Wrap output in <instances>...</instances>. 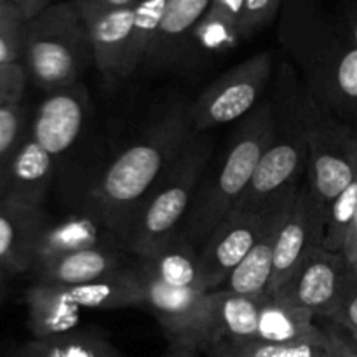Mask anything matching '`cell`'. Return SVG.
Wrapping results in <instances>:
<instances>
[{"mask_svg":"<svg viewBox=\"0 0 357 357\" xmlns=\"http://www.w3.org/2000/svg\"><path fill=\"white\" fill-rule=\"evenodd\" d=\"M274 58L261 51L213 80L194 103H190L192 128L208 132L223 124L243 121L261 103L271 82Z\"/></svg>","mask_w":357,"mask_h":357,"instance_id":"7","label":"cell"},{"mask_svg":"<svg viewBox=\"0 0 357 357\" xmlns=\"http://www.w3.org/2000/svg\"><path fill=\"white\" fill-rule=\"evenodd\" d=\"M26 23L28 21L13 0L0 3V65L21 63Z\"/></svg>","mask_w":357,"mask_h":357,"instance_id":"31","label":"cell"},{"mask_svg":"<svg viewBox=\"0 0 357 357\" xmlns=\"http://www.w3.org/2000/svg\"><path fill=\"white\" fill-rule=\"evenodd\" d=\"M79 13L89 35L94 66L103 77L105 84L108 87H115L126 82L131 77L128 56L135 6L112 10L79 9Z\"/></svg>","mask_w":357,"mask_h":357,"instance_id":"14","label":"cell"},{"mask_svg":"<svg viewBox=\"0 0 357 357\" xmlns=\"http://www.w3.org/2000/svg\"><path fill=\"white\" fill-rule=\"evenodd\" d=\"M135 265L164 284L208 291L199 264V248L181 232L174 234L145 257H135Z\"/></svg>","mask_w":357,"mask_h":357,"instance_id":"20","label":"cell"},{"mask_svg":"<svg viewBox=\"0 0 357 357\" xmlns=\"http://www.w3.org/2000/svg\"><path fill=\"white\" fill-rule=\"evenodd\" d=\"M28 75L23 63L0 65V108L23 103Z\"/></svg>","mask_w":357,"mask_h":357,"instance_id":"33","label":"cell"},{"mask_svg":"<svg viewBox=\"0 0 357 357\" xmlns=\"http://www.w3.org/2000/svg\"><path fill=\"white\" fill-rule=\"evenodd\" d=\"M342 38L349 42V44L357 47V9L351 10L344 21V31H342Z\"/></svg>","mask_w":357,"mask_h":357,"instance_id":"40","label":"cell"},{"mask_svg":"<svg viewBox=\"0 0 357 357\" xmlns=\"http://www.w3.org/2000/svg\"><path fill=\"white\" fill-rule=\"evenodd\" d=\"M70 298L80 309L117 310L143 307L142 282L131 264L110 275L79 286H65Z\"/></svg>","mask_w":357,"mask_h":357,"instance_id":"24","label":"cell"},{"mask_svg":"<svg viewBox=\"0 0 357 357\" xmlns=\"http://www.w3.org/2000/svg\"><path fill=\"white\" fill-rule=\"evenodd\" d=\"M7 357H122L114 342L98 330H79L59 337L31 340L17 345Z\"/></svg>","mask_w":357,"mask_h":357,"instance_id":"26","label":"cell"},{"mask_svg":"<svg viewBox=\"0 0 357 357\" xmlns=\"http://www.w3.org/2000/svg\"><path fill=\"white\" fill-rule=\"evenodd\" d=\"M2 2H6V0H0V3H2Z\"/></svg>","mask_w":357,"mask_h":357,"instance_id":"43","label":"cell"},{"mask_svg":"<svg viewBox=\"0 0 357 357\" xmlns=\"http://www.w3.org/2000/svg\"><path fill=\"white\" fill-rule=\"evenodd\" d=\"M23 63L28 80L44 93L82 82L94 65L86 23L75 2H54L26 23Z\"/></svg>","mask_w":357,"mask_h":357,"instance_id":"4","label":"cell"},{"mask_svg":"<svg viewBox=\"0 0 357 357\" xmlns=\"http://www.w3.org/2000/svg\"><path fill=\"white\" fill-rule=\"evenodd\" d=\"M326 213L312 197L305 181L300 185L291 208L281 222L274 250V267L268 293L275 295L295 275L316 248L323 246Z\"/></svg>","mask_w":357,"mask_h":357,"instance_id":"10","label":"cell"},{"mask_svg":"<svg viewBox=\"0 0 357 357\" xmlns=\"http://www.w3.org/2000/svg\"><path fill=\"white\" fill-rule=\"evenodd\" d=\"M309 94L326 114L357 132V47L340 38L312 66Z\"/></svg>","mask_w":357,"mask_h":357,"instance_id":"12","label":"cell"},{"mask_svg":"<svg viewBox=\"0 0 357 357\" xmlns=\"http://www.w3.org/2000/svg\"><path fill=\"white\" fill-rule=\"evenodd\" d=\"M275 131V110L272 101H261L250 115L239 121L220 169L209 183L197 190L187 220L180 232L201 248L206 237L232 211L246 192L261 155Z\"/></svg>","mask_w":357,"mask_h":357,"instance_id":"2","label":"cell"},{"mask_svg":"<svg viewBox=\"0 0 357 357\" xmlns=\"http://www.w3.org/2000/svg\"><path fill=\"white\" fill-rule=\"evenodd\" d=\"M330 321L347 331L351 342L357 349V279L349 286Z\"/></svg>","mask_w":357,"mask_h":357,"instance_id":"34","label":"cell"},{"mask_svg":"<svg viewBox=\"0 0 357 357\" xmlns=\"http://www.w3.org/2000/svg\"><path fill=\"white\" fill-rule=\"evenodd\" d=\"M357 215V176L351 185L340 192L337 199L330 204L326 211V230L324 243L326 250L340 253L347 230Z\"/></svg>","mask_w":357,"mask_h":357,"instance_id":"30","label":"cell"},{"mask_svg":"<svg viewBox=\"0 0 357 357\" xmlns=\"http://www.w3.org/2000/svg\"><path fill=\"white\" fill-rule=\"evenodd\" d=\"M317 317L309 310L267 293L258 314L255 338L275 344H291L323 333L316 324Z\"/></svg>","mask_w":357,"mask_h":357,"instance_id":"25","label":"cell"},{"mask_svg":"<svg viewBox=\"0 0 357 357\" xmlns=\"http://www.w3.org/2000/svg\"><path fill=\"white\" fill-rule=\"evenodd\" d=\"M79 9L89 10H112L135 6L138 0H73Z\"/></svg>","mask_w":357,"mask_h":357,"instance_id":"37","label":"cell"},{"mask_svg":"<svg viewBox=\"0 0 357 357\" xmlns=\"http://www.w3.org/2000/svg\"><path fill=\"white\" fill-rule=\"evenodd\" d=\"M244 2L246 0H211L208 10L213 14H218L220 17L241 28Z\"/></svg>","mask_w":357,"mask_h":357,"instance_id":"35","label":"cell"},{"mask_svg":"<svg viewBox=\"0 0 357 357\" xmlns=\"http://www.w3.org/2000/svg\"><path fill=\"white\" fill-rule=\"evenodd\" d=\"M13 2L14 6L21 10L24 20L30 21L31 17H35L37 14H40L42 10L47 9L51 3H54V0H13Z\"/></svg>","mask_w":357,"mask_h":357,"instance_id":"38","label":"cell"},{"mask_svg":"<svg viewBox=\"0 0 357 357\" xmlns=\"http://www.w3.org/2000/svg\"><path fill=\"white\" fill-rule=\"evenodd\" d=\"M128 251L121 246H98L75 251L52 260L31 272L35 282L59 286H79L110 275L128 267Z\"/></svg>","mask_w":357,"mask_h":357,"instance_id":"19","label":"cell"},{"mask_svg":"<svg viewBox=\"0 0 357 357\" xmlns=\"http://www.w3.org/2000/svg\"><path fill=\"white\" fill-rule=\"evenodd\" d=\"M265 295L251 296L241 295V293L223 291V289L209 291L208 349L222 340L255 338L258 326V314H260V307L264 303Z\"/></svg>","mask_w":357,"mask_h":357,"instance_id":"22","label":"cell"},{"mask_svg":"<svg viewBox=\"0 0 357 357\" xmlns=\"http://www.w3.org/2000/svg\"><path fill=\"white\" fill-rule=\"evenodd\" d=\"M166 6L167 0H138L135 3V21L128 56L131 75L145 65V59L149 58L150 49L155 42Z\"/></svg>","mask_w":357,"mask_h":357,"instance_id":"28","label":"cell"},{"mask_svg":"<svg viewBox=\"0 0 357 357\" xmlns=\"http://www.w3.org/2000/svg\"><path fill=\"white\" fill-rule=\"evenodd\" d=\"M49 216L44 208H24L0 199V272L9 278L30 272L35 241Z\"/></svg>","mask_w":357,"mask_h":357,"instance_id":"17","label":"cell"},{"mask_svg":"<svg viewBox=\"0 0 357 357\" xmlns=\"http://www.w3.org/2000/svg\"><path fill=\"white\" fill-rule=\"evenodd\" d=\"M56 171L58 159L42 149L28 132L9 167L2 199L24 208H44Z\"/></svg>","mask_w":357,"mask_h":357,"instance_id":"16","label":"cell"},{"mask_svg":"<svg viewBox=\"0 0 357 357\" xmlns=\"http://www.w3.org/2000/svg\"><path fill=\"white\" fill-rule=\"evenodd\" d=\"M211 0H167L155 42L145 59L146 68L178 66L181 51L195 24L209 9Z\"/></svg>","mask_w":357,"mask_h":357,"instance_id":"23","label":"cell"},{"mask_svg":"<svg viewBox=\"0 0 357 357\" xmlns=\"http://www.w3.org/2000/svg\"><path fill=\"white\" fill-rule=\"evenodd\" d=\"M337 331L323 330L317 337L291 344L244 338L222 340L206 351L208 357H324L337 340Z\"/></svg>","mask_w":357,"mask_h":357,"instance_id":"27","label":"cell"},{"mask_svg":"<svg viewBox=\"0 0 357 357\" xmlns=\"http://www.w3.org/2000/svg\"><path fill=\"white\" fill-rule=\"evenodd\" d=\"M324 357H357V349L352 342H349L347 338L338 333L333 347L330 349V352Z\"/></svg>","mask_w":357,"mask_h":357,"instance_id":"39","label":"cell"},{"mask_svg":"<svg viewBox=\"0 0 357 357\" xmlns=\"http://www.w3.org/2000/svg\"><path fill=\"white\" fill-rule=\"evenodd\" d=\"M7 284H9V275L0 272V305H2L7 296Z\"/></svg>","mask_w":357,"mask_h":357,"instance_id":"42","label":"cell"},{"mask_svg":"<svg viewBox=\"0 0 357 357\" xmlns=\"http://www.w3.org/2000/svg\"><path fill=\"white\" fill-rule=\"evenodd\" d=\"M98 246H122L121 239L110 232L103 223L98 222L89 213L70 215L61 220H47L38 232L31 255L30 274L35 268L49 264L52 260L89 250Z\"/></svg>","mask_w":357,"mask_h":357,"instance_id":"15","label":"cell"},{"mask_svg":"<svg viewBox=\"0 0 357 357\" xmlns=\"http://www.w3.org/2000/svg\"><path fill=\"white\" fill-rule=\"evenodd\" d=\"M190 103H174L126 146L87 190L84 213L124 239L129 223L194 135Z\"/></svg>","mask_w":357,"mask_h":357,"instance_id":"1","label":"cell"},{"mask_svg":"<svg viewBox=\"0 0 357 357\" xmlns=\"http://www.w3.org/2000/svg\"><path fill=\"white\" fill-rule=\"evenodd\" d=\"M30 132V119L23 103L0 108V199L14 155Z\"/></svg>","mask_w":357,"mask_h":357,"instance_id":"29","label":"cell"},{"mask_svg":"<svg viewBox=\"0 0 357 357\" xmlns=\"http://www.w3.org/2000/svg\"><path fill=\"white\" fill-rule=\"evenodd\" d=\"M281 0H246L244 2L243 20H241V35L248 40L255 33L267 26L278 14Z\"/></svg>","mask_w":357,"mask_h":357,"instance_id":"32","label":"cell"},{"mask_svg":"<svg viewBox=\"0 0 357 357\" xmlns=\"http://www.w3.org/2000/svg\"><path fill=\"white\" fill-rule=\"evenodd\" d=\"M298 108L309 146L305 185L326 213L357 176V132L326 114L309 93L298 94Z\"/></svg>","mask_w":357,"mask_h":357,"instance_id":"5","label":"cell"},{"mask_svg":"<svg viewBox=\"0 0 357 357\" xmlns=\"http://www.w3.org/2000/svg\"><path fill=\"white\" fill-rule=\"evenodd\" d=\"M162 357H201V352L183 347V345L169 344V347H167V351L164 352Z\"/></svg>","mask_w":357,"mask_h":357,"instance_id":"41","label":"cell"},{"mask_svg":"<svg viewBox=\"0 0 357 357\" xmlns=\"http://www.w3.org/2000/svg\"><path fill=\"white\" fill-rule=\"evenodd\" d=\"M211 138L194 132L136 211L122 239L132 257H145L180 232L211 157Z\"/></svg>","mask_w":357,"mask_h":357,"instance_id":"3","label":"cell"},{"mask_svg":"<svg viewBox=\"0 0 357 357\" xmlns=\"http://www.w3.org/2000/svg\"><path fill=\"white\" fill-rule=\"evenodd\" d=\"M298 188L300 185L295 190L289 192V194L275 206L274 213H272L265 230L261 232L260 239L255 243V246L251 248L250 253H248L246 257H244V260L230 272L227 281L223 282L218 289L251 296H260L268 293V286H271L272 279V267H274V250L275 241H278L279 227H281V222L284 220L286 213L291 208Z\"/></svg>","mask_w":357,"mask_h":357,"instance_id":"18","label":"cell"},{"mask_svg":"<svg viewBox=\"0 0 357 357\" xmlns=\"http://www.w3.org/2000/svg\"><path fill=\"white\" fill-rule=\"evenodd\" d=\"M356 279L340 253L319 246L274 296L302 307L316 317L331 319L345 291Z\"/></svg>","mask_w":357,"mask_h":357,"instance_id":"11","label":"cell"},{"mask_svg":"<svg viewBox=\"0 0 357 357\" xmlns=\"http://www.w3.org/2000/svg\"><path fill=\"white\" fill-rule=\"evenodd\" d=\"M274 136L236 208H265L305 181L309 146L298 94L286 98L284 103L274 107Z\"/></svg>","mask_w":357,"mask_h":357,"instance_id":"6","label":"cell"},{"mask_svg":"<svg viewBox=\"0 0 357 357\" xmlns=\"http://www.w3.org/2000/svg\"><path fill=\"white\" fill-rule=\"evenodd\" d=\"M340 255L344 257L349 271L357 278V215L352 220L351 227H349L347 236H345L344 244H342Z\"/></svg>","mask_w":357,"mask_h":357,"instance_id":"36","label":"cell"},{"mask_svg":"<svg viewBox=\"0 0 357 357\" xmlns=\"http://www.w3.org/2000/svg\"><path fill=\"white\" fill-rule=\"evenodd\" d=\"M24 303L31 338L44 340L79 330L82 309L70 298L65 286L33 281L26 289Z\"/></svg>","mask_w":357,"mask_h":357,"instance_id":"21","label":"cell"},{"mask_svg":"<svg viewBox=\"0 0 357 357\" xmlns=\"http://www.w3.org/2000/svg\"><path fill=\"white\" fill-rule=\"evenodd\" d=\"M89 115V93L82 82L45 93L30 121V136L59 159L80 138Z\"/></svg>","mask_w":357,"mask_h":357,"instance_id":"13","label":"cell"},{"mask_svg":"<svg viewBox=\"0 0 357 357\" xmlns=\"http://www.w3.org/2000/svg\"><path fill=\"white\" fill-rule=\"evenodd\" d=\"M135 265V260H132ZM142 282L143 307L159 321L169 344L204 354L208 349V291L174 288L157 281L135 265Z\"/></svg>","mask_w":357,"mask_h":357,"instance_id":"9","label":"cell"},{"mask_svg":"<svg viewBox=\"0 0 357 357\" xmlns=\"http://www.w3.org/2000/svg\"><path fill=\"white\" fill-rule=\"evenodd\" d=\"M288 194L265 208H234L209 232L199 248V264L208 291L218 289L227 281L230 272L244 260L255 243L260 239L275 206Z\"/></svg>","mask_w":357,"mask_h":357,"instance_id":"8","label":"cell"}]
</instances>
